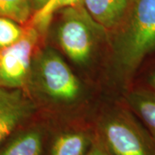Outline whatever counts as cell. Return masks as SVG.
Masks as SVG:
<instances>
[{
    "label": "cell",
    "mask_w": 155,
    "mask_h": 155,
    "mask_svg": "<svg viewBox=\"0 0 155 155\" xmlns=\"http://www.w3.org/2000/svg\"><path fill=\"white\" fill-rule=\"evenodd\" d=\"M35 111L23 89L0 87V146L21 129Z\"/></svg>",
    "instance_id": "obj_6"
},
{
    "label": "cell",
    "mask_w": 155,
    "mask_h": 155,
    "mask_svg": "<svg viewBox=\"0 0 155 155\" xmlns=\"http://www.w3.org/2000/svg\"><path fill=\"white\" fill-rule=\"evenodd\" d=\"M137 119L131 110H121L101 122L99 139L111 154L155 155L154 138Z\"/></svg>",
    "instance_id": "obj_2"
},
{
    "label": "cell",
    "mask_w": 155,
    "mask_h": 155,
    "mask_svg": "<svg viewBox=\"0 0 155 155\" xmlns=\"http://www.w3.org/2000/svg\"><path fill=\"white\" fill-rule=\"evenodd\" d=\"M92 18L83 5L63 10V17L58 29V39L67 55L78 64L89 61L93 48Z\"/></svg>",
    "instance_id": "obj_3"
},
{
    "label": "cell",
    "mask_w": 155,
    "mask_h": 155,
    "mask_svg": "<svg viewBox=\"0 0 155 155\" xmlns=\"http://www.w3.org/2000/svg\"><path fill=\"white\" fill-rule=\"evenodd\" d=\"M40 78L45 92L59 101H72L80 92V83L63 59L47 49L40 60Z\"/></svg>",
    "instance_id": "obj_5"
},
{
    "label": "cell",
    "mask_w": 155,
    "mask_h": 155,
    "mask_svg": "<svg viewBox=\"0 0 155 155\" xmlns=\"http://www.w3.org/2000/svg\"><path fill=\"white\" fill-rule=\"evenodd\" d=\"M80 5H83V0H48L46 4L32 14L29 19L30 25L39 32H44L57 11Z\"/></svg>",
    "instance_id": "obj_11"
},
{
    "label": "cell",
    "mask_w": 155,
    "mask_h": 155,
    "mask_svg": "<svg viewBox=\"0 0 155 155\" xmlns=\"http://www.w3.org/2000/svg\"><path fill=\"white\" fill-rule=\"evenodd\" d=\"M33 14L31 0H0V16L20 24L28 22Z\"/></svg>",
    "instance_id": "obj_12"
},
{
    "label": "cell",
    "mask_w": 155,
    "mask_h": 155,
    "mask_svg": "<svg viewBox=\"0 0 155 155\" xmlns=\"http://www.w3.org/2000/svg\"><path fill=\"white\" fill-rule=\"evenodd\" d=\"M144 88L148 89L150 91L155 92V68L149 74V76L147 78V86Z\"/></svg>",
    "instance_id": "obj_15"
},
{
    "label": "cell",
    "mask_w": 155,
    "mask_h": 155,
    "mask_svg": "<svg viewBox=\"0 0 155 155\" xmlns=\"http://www.w3.org/2000/svg\"><path fill=\"white\" fill-rule=\"evenodd\" d=\"M117 28L116 62L128 81L155 54V0H131Z\"/></svg>",
    "instance_id": "obj_1"
},
{
    "label": "cell",
    "mask_w": 155,
    "mask_h": 155,
    "mask_svg": "<svg viewBox=\"0 0 155 155\" xmlns=\"http://www.w3.org/2000/svg\"><path fill=\"white\" fill-rule=\"evenodd\" d=\"M25 27L11 18L0 16V49L8 48L19 41Z\"/></svg>",
    "instance_id": "obj_13"
},
{
    "label": "cell",
    "mask_w": 155,
    "mask_h": 155,
    "mask_svg": "<svg viewBox=\"0 0 155 155\" xmlns=\"http://www.w3.org/2000/svg\"><path fill=\"white\" fill-rule=\"evenodd\" d=\"M91 144L90 135L84 131H63L54 139L49 155H86Z\"/></svg>",
    "instance_id": "obj_10"
},
{
    "label": "cell",
    "mask_w": 155,
    "mask_h": 155,
    "mask_svg": "<svg viewBox=\"0 0 155 155\" xmlns=\"http://www.w3.org/2000/svg\"><path fill=\"white\" fill-rule=\"evenodd\" d=\"M0 155H43V134L37 127L21 128L0 146Z\"/></svg>",
    "instance_id": "obj_8"
},
{
    "label": "cell",
    "mask_w": 155,
    "mask_h": 155,
    "mask_svg": "<svg viewBox=\"0 0 155 155\" xmlns=\"http://www.w3.org/2000/svg\"><path fill=\"white\" fill-rule=\"evenodd\" d=\"M86 155H112L105 147L99 138H96L92 142Z\"/></svg>",
    "instance_id": "obj_14"
},
{
    "label": "cell",
    "mask_w": 155,
    "mask_h": 155,
    "mask_svg": "<svg viewBox=\"0 0 155 155\" xmlns=\"http://www.w3.org/2000/svg\"><path fill=\"white\" fill-rule=\"evenodd\" d=\"M131 0H83L89 16L104 28H117L127 11Z\"/></svg>",
    "instance_id": "obj_7"
},
{
    "label": "cell",
    "mask_w": 155,
    "mask_h": 155,
    "mask_svg": "<svg viewBox=\"0 0 155 155\" xmlns=\"http://www.w3.org/2000/svg\"><path fill=\"white\" fill-rule=\"evenodd\" d=\"M39 32L30 24L19 41L0 49V87L23 89L28 81Z\"/></svg>",
    "instance_id": "obj_4"
},
{
    "label": "cell",
    "mask_w": 155,
    "mask_h": 155,
    "mask_svg": "<svg viewBox=\"0 0 155 155\" xmlns=\"http://www.w3.org/2000/svg\"><path fill=\"white\" fill-rule=\"evenodd\" d=\"M47 1H48V0H31L33 10L36 11V10L40 9L44 4H46Z\"/></svg>",
    "instance_id": "obj_16"
},
{
    "label": "cell",
    "mask_w": 155,
    "mask_h": 155,
    "mask_svg": "<svg viewBox=\"0 0 155 155\" xmlns=\"http://www.w3.org/2000/svg\"><path fill=\"white\" fill-rule=\"evenodd\" d=\"M126 102L155 140V92L144 87L132 89Z\"/></svg>",
    "instance_id": "obj_9"
}]
</instances>
